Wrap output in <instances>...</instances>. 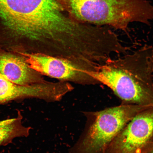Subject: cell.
Returning <instances> with one entry per match:
<instances>
[{
    "label": "cell",
    "instance_id": "1",
    "mask_svg": "<svg viewBox=\"0 0 153 153\" xmlns=\"http://www.w3.org/2000/svg\"><path fill=\"white\" fill-rule=\"evenodd\" d=\"M86 73L104 84L124 102L153 107V47L108 59Z\"/></svg>",
    "mask_w": 153,
    "mask_h": 153
},
{
    "label": "cell",
    "instance_id": "2",
    "mask_svg": "<svg viewBox=\"0 0 153 153\" xmlns=\"http://www.w3.org/2000/svg\"><path fill=\"white\" fill-rule=\"evenodd\" d=\"M71 16L78 22L110 26L126 31L131 23L148 24L153 6L146 0H62Z\"/></svg>",
    "mask_w": 153,
    "mask_h": 153
},
{
    "label": "cell",
    "instance_id": "3",
    "mask_svg": "<svg viewBox=\"0 0 153 153\" xmlns=\"http://www.w3.org/2000/svg\"><path fill=\"white\" fill-rule=\"evenodd\" d=\"M152 107L127 103L99 111L83 112L86 118L85 127L70 153H105L134 117Z\"/></svg>",
    "mask_w": 153,
    "mask_h": 153
},
{
    "label": "cell",
    "instance_id": "4",
    "mask_svg": "<svg viewBox=\"0 0 153 153\" xmlns=\"http://www.w3.org/2000/svg\"><path fill=\"white\" fill-rule=\"evenodd\" d=\"M153 137V107L139 113L125 126L105 153H142Z\"/></svg>",
    "mask_w": 153,
    "mask_h": 153
},
{
    "label": "cell",
    "instance_id": "5",
    "mask_svg": "<svg viewBox=\"0 0 153 153\" xmlns=\"http://www.w3.org/2000/svg\"><path fill=\"white\" fill-rule=\"evenodd\" d=\"M72 90L68 82L45 81L28 85L13 83L0 74V104L17 99L34 98L48 102L60 101Z\"/></svg>",
    "mask_w": 153,
    "mask_h": 153
},
{
    "label": "cell",
    "instance_id": "6",
    "mask_svg": "<svg viewBox=\"0 0 153 153\" xmlns=\"http://www.w3.org/2000/svg\"><path fill=\"white\" fill-rule=\"evenodd\" d=\"M17 53L24 57L30 68L42 75L82 85L98 83L85 73L86 71L66 59L41 53Z\"/></svg>",
    "mask_w": 153,
    "mask_h": 153
},
{
    "label": "cell",
    "instance_id": "7",
    "mask_svg": "<svg viewBox=\"0 0 153 153\" xmlns=\"http://www.w3.org/2000/svg\"><path fill=\"white\" fill-rule=\"evenodd\" d=\"M0 74L15 84L28 85L45 81L42 74L30 68L22 55L0 48Z\"/></svg>",
    "mask_w": 153,
    "mask_h": 153
},
{
    "label": "cell",
    "instance_id": "8",
    "mask_svg": "<svg viewBox=\"0 0 153 153\" xmlns=\"http://www.w3.org/2000/svg\"><path fill=\"white\" fill-rule=\"evenodd\" d=\"M22 119L19 111L16 117L0 120V146L8 144L16 137L28 136L31 128L23 125Z\"/></svg>",
    "mask_w": 153,
    "mask_h": 153
},
{
    "label": "cell",
    "instance_id": "9",
    "mask_svg": "<svg viewBox=\"0 0 153 153\" xmlns=\"http://www.w3.org/2000/svg\"><path fill=\"white\" fill-rule=\"evenodd\" d=\"M150 143L145 148L142 153H153V145H150Z\"/></svg>",
    "mask_w": 153,
    "mask_h": 153
}]
</instances>
